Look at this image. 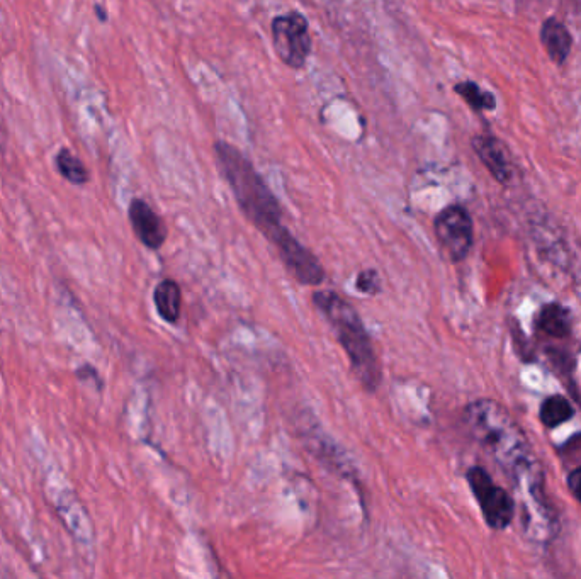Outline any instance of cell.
Masks as SVG:
<instances>
[{"label": "cell", "mask_w": 581, "mask_h": 579, "mask_svg": "<svg viewBox=\"0 0 581 579\" xmlns=\"http://www.w3.org/2000/svg\"><path fill=\"white\" fill-rule=\"evenodd\" d=\"M435 237L440 250L451 262H463L474 243L473 218L461 204L442 209L434 221Z\"/></svg>", "instance_id": "obj_6"}, {"label": "cell", "mask_w": 581, "mask_h": 579, "mask_svg": "<svg viewBox=\"0 0 581 579\" xmlns=\"http://www.w3.org/2000/svg\"><path fill=\"white\" fill-rule=\"evenodd\" d=\"M464 422L473 439L510 478L527 483L532 491L541 486V471L537 469L531 442L502 405L493 400L473 401L464 410Z\"/></svg>", "instance_id": "obj_1"}, {"label": "cell", "mask_w": 581, "mask_h": 579, "mask_svg": "<svg viewBox=\"0 0 581 579\" xmlns=\"http://www.w3.org/2000/svg\"><path fill=\"white\" fill-rule=\"evenodd\" d=\"M471 147L493 179L503 186L512 182L514 179L512 157L508 153L507 145L500 138L495 135H476L471 140Z\"/></svg>", "instance_id": "obj_8"}, {"label": "cell", "mask_w": 581, "mask_h": 579, "mask_svg": "<svg viewBox=\"0 0 581 579\" xmlns=\"http://www.w3.org/2000/svg\"><path fill=\"white\" fill-rule=\"evenodd\" d=\"M356 287L364 294H376L381 289V279L373 269L361 270L357 276Z\"/></svg>", "instance_id": "obj_16"}, {"label": "cell", "mask_w": 581, "mask_h": 579, "mask_svg": "<svg viewBox=\"0 0 581 579\" xmlns=\"http://www.w3.org/2000/svg\"><path fill=\"white\" fill-rule=\"evenodd\" d=\"M272 41L279 60L286 67L301 70L311 53L310 24L301 12L274 17Z\"/></svg>", "instance_id": "obj_4"}, {"label": "cell", "mask_w": 581, "mask_h": 579, "mask_svg": "<svg viewBox=\"0 0 581 579\" xmlns=\"http://www.w3.org/2000/svg\"><path fill=\"white\" fill-rule=\"evenodd\" d=\"M568 490L581 505V466L576 467L568 474Z\"/></svg>", "instance_id": "obj_17"}, {"label": "cell", "mask_w": 581, "mask_h": 579, "mask_svg": "<svg viewBox=\"0 0 581 579\" xmlns=\"http://www.w3.org/2000/svg\"><path fill=\"white\" fill-rule=\"evenodd\" d=\"M313 304L327 318L362 388L374 393L381 384V364L361 316L335 291H316Z\"/></svg>", "instance_id": "obj_3"}, {"label": "cell", "mask_w": 581, "mask_h": 579, "mask_svg": "<svg viewBox=\"0 0 581 579\" xmlns=\"http://www.w3.org/2000/svg\"><path fill=\"white\" fill-rule=\"evenodd\" d=\"M97 17L101 19V21H106V12L102 9L101 6H96Z\"/></svg>", "instance_id": "obj_18"}, {"label": "cell", "mask_w": 581, "mask_h": 579, "mask_svg": "<svg viewBox=\"0 0 581 579\" xmlns=\"http://www.w3.org/2000/svg\"><path fill=\"white\" fill-rule=\"evenodd\" d=\"M128 218H130L131 228L135 231L136 238L145 247L150 250L164 247L169 231L162 218L153 211L147 201L133 199L128 209Z\"/></svg>", "instance_id": "obj_9"}, {"label": "cell", "mask_w": 581, "mask_h": 579, "mask_svg": "<svg viewBox=\"0 0 581 579\" xmlns=\"http://www.w3.org/2000/svg\"><path fill=\"white\" fill-rule=\"evenodd\" d=\"M276 250L284 267L294 277V281L305 286H318L325 281L327 274H325L322 262L316 259L310 248L299 243L294 235H289L284 242L279 243Z\"/></svg>", "instance_id": "obj_7"}, {"label": "cell", "mask_w": 581, "mask_h": 579, "mask_svg": "<svg viewBox=\"0 0 581 579\" xmlns=\"http://www.w3.org/2000/svg\"><path fill=\"white\" fill-rule=\"evenodd\" d=\"M215 152L221 175L232 189L238 208L276 247L291 235V231L283 225V209L271 187L237 147L226 141H216Z\"/></svg>", "instance_id": "obj_2"}, {"label": "cell", "mask_w": 581, "mask_h": 579, "mask_svg": "<svg viewBox=\"0 0 581 579\" xmlns=\"http://www.w3.org/2000/svg\"><path fill=\"white\" fill-rule=\"evenodd\" d=\"M539 38H541L542 48L548 53L551 62L563 65L568 60L571 48H573V36H571L570 29L566 28L565 23H561L556 17L544 19Z\"/></svg>", "instance_id": "obj_10"}, {"label": "cell", "mask_w": 581, "mask_h": 579, "mask_svg": "<svg viewBox=\"0 0 581 579\" xmlns=\"http://www.w3.org/2000/svg\"><path fill=\"white\" fill-rule=\"evenodd\" d=\"M153 303L162 320L167 323H177L182 313L181 287L172 279L158 282V286L153 291Z\"/></svg>", "instance_id": "obj_11"}, {"label": "cell", "mask_w": 581, "mask_h": 579, "mask_svg": "<svg viewBox=\"0 0 581 579\" xmlns=\"http://www.w3.org/2000/svg\"><path fill=\"white\" fill-rule=\"evenodd\" d=\"M469 488L480 505L486 525L493 530H505L514 522L515 503L502 486H498L486 469L474 466L466 474Z\"/></svg>", "instance_id": "obj_5"}, {"label": "cell", "mask_w": 581, "mask_h": 579, "mask_svg": "<svg viewBox=\"0 0 581 579\" xmlns=\"http://www.w3.org/2000/svg\"><path fill=\"white\" fill-rule=\"evenodd\" d=\"M536 327L549 337L565 338L571 333V313L563 304H544L536 316Z\"/></svg>", "instance_id": "obj_12"}, {"label": "cell", "mask_w": 581, "mask_h": 579, "mask_svg": "<svg viewBox=\"0 0 581 579\" xmlns=\"http://www.w3.org/2000/svg\"><path fill=\"white\" fill-rule=\"evenodd\" d=\"M55 165H57L58 174L62 175L63 179L68 180L74 186H84L91 180L89 170L82 164L79 157H75L72 150L62 148L55 157Z\"/></svg>", "instance_id": "obj_15"}, {"label": "cell", "mask_w": 581, "mask_h": 579, "mask_svg": "<svg viewBox=\"0 0 581 579\" xmlns=\"http://www.w3.org/2000/svg\"><path fill=\"white\" fill-rule=\"evenodd\" d=\"M454 92L473 109L474 113H485V111L497 109L495 96L488 90L481 89L480 85L473 80H464L454 85Z\"/></svg>", "instance_id": "obj_14"}, {"label": "cell", "mask_w": 581, "mask_h": 579, "mask_svg": "<svg viewBox=\"0 0 581 579\" xmlns=\"http://www.w3.org/2000/svg\"><path fill=\"white\" fill-rule=\"evenodd\" d=\"M575 416V406L561 394H553L542 401L539 418L546 428H558Z\"/></svg>", "instance_id": "obj_13"}]
</instances>
